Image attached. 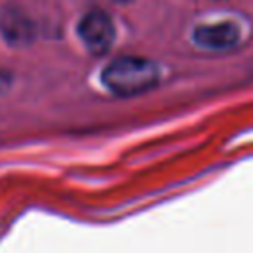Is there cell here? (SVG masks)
Masks as SVG:
<instances>
[{
    "instance_id": "obj_2",
    "label": "cell",
    "mask_w": 253,
    "mask_h": 253,
    "mask_svg": "<svg viewBox=\"0 0 253 253\" xmlns=\"http://www.w3.org/2000/svg\"><path fill=\"white\" fill-rule=\"evenodd\" d=\"M77 34L89 53L105 55L115 42V24L109 18V14L101 10H91L79 20Z\"/></svg>"
},
{
    "instance_id": "obj_1",
    "label": "cell",
    "mask_w": 253,
    "mask_h": 253,
    "mask_svg": "<svg viewBox=\"0 0 253 253\" xmlns=\"http://www.w3.org/2000/svg\"><path fill=\"white\" fill-rule=\"evenodd\" d=\"M101 81L117 97H134L150 91L160 81V67L146 57L121 55L105 65Z\"/></svg>"
},
{
    "instance_id": "obj_5",
    "label": "cell",
    "mask_w": 253,
    "mask_h": 253,
    "mask_svg": "<svg viewBox=\"0 0 253 253\" xmlns=\"http://www.w3.org/2000/svg\"><path fill=\"white\" fill-rule=\"evenodd\" d=\"M115 2H121L123 4V2H130V0H115Z\"/></svg>"
},
{
    "instance_id": "obj_4",
    "label": "cell",
    "mask_w": 253,
    "mask_h": 253,
    "mask_svg": "<svg viewBox=\"0 0 253 253\" xmlns=\"http://www.w3.org/2000/svg\"><path fill=\"white\" fill-rule=\"evenodd\" d=\"M0 36L12 47L30 45L36 38L34 20L18 6H4L0 12Z\"/></svg>"
},
{
    "instance_id": "obj_3",
    "label": "cell",
    "mask_w": 253,
    "mask_h": 253,
    "mask_svg": "<svg viewBox=\"0 0 253 253\" xmlns=\"http://www.w3.org/2000/svg\"><path fill=\"white\" fill-rule=\"evenodd\" d=\"M192 40L202 49L210 51H225L239 43L241 30L235 22L223 20V22H211V24H200L192 32Z\"/></svg>"
}]
</instances>
